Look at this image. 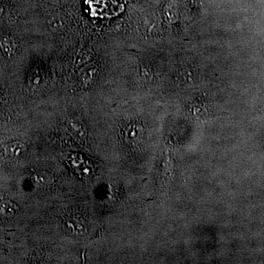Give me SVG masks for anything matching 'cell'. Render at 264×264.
Segmentation results:
<instances>
[{
    "label": "cell",
    "mask_w": 264,
    "mask_h": 264,
    "mask_svg": "<svg viewBox=\"0 0 264 264\" xmlns=\"http://www.w3.org/2000/svg\"><path fill=\"white\" fill-rule=\"evenodd\" d=\"M27 148L22 142L14 141L8 143L4 149V153L7 157L18 159L22 157L27 153Z\"/></svg>",
    "instance_id": "cell-1"
},
{
    "label": "cell",
    "mask_w": 264,
    "mask_h": 264,
    "mask_svg": "<svg viewBox=\"0 0 264 264\" xmlns=\"http://www.w3.org/2000/svg\"><path fill=\"white\" fill-rule=\"evenodd\" d=\"M63 227L70 234L76 236H85L88 232L86 226L80 220H69L65 221L63 224Z\"/></svg>",
    "instance_id": "cell-2"
},
{
    "label": "cell",
    "mask_w": 264,
    "mask_h": 264,
    "mask_svg": "<svg viewBox=\"0 0 264 264\" xmlns=\"http://www.w3.org/2000/svg\"><path fill=\"white\" fill-rule=\"evenodd\" d=\"M0 48L5 56L11 57L17 50V44L12 38L8 36H0Z\"/></svg>",
    "instance_id": "cell-3"
},
{
    "label": "cell",
    "mask_w": 264,
    "mask_h": 264,
    "mask_svg": "<svg viewBox=\"0 0 264 264\" xmlns=\"http://www.w3.org/2000/svg\"><path fill=\"white\" fill-rule=\"evenodd\" d=\"M19 207L14 203L9 201L0 202V216L5 218H11L18 212Z\"/></svg>",
    "instance_id": "cell-4"
},
{
    "label": "cell",
    "mask_w": 264,
    "mask_h": 264,
    "mask_svg": "<svg viewBox=\"0 0 264 264\" xmlns=\"http://www.w3.org/2000/svg\"><path fill=\"white\" fill-rule=\"evenodd\" d=\"M68 127L72 134L79 139H84L86 137L87 132L82 123L76 120H70L68 123Z\"/></svg>",
    "instance_id": "cell-5"
},
{
    "label": "cell",
    "mask_w": 264,
    "mask_h": 264,
    "mask_svg": "<svg viewBox=\"0 0 264 264\" xmlns=\"http://www.w3.org/2000/svg\"><path fill=\"white\" fill-rule=\"evenodd\" d=\"M51 177L48 174L40 173L34 177V182L40 186H45L49 184L51 181Z\"/></svg>",
    "instance_id": "cell-6"
},
{
    "label": "cell",
    "mask_w": 264,
    "mask_h": 264,
    "mask_svg": "<svg viewBox=\"0 0 264 264\" xmlns=\"http://www.w3.org/2000/svg\"><path fill=\"white\" fill-rule=\"evenodd\" d=\"M49 26L53 31H60L63 30L65 24L60 19H52L49 22Z\"/></svg>",
    "instance_id": "cell-7"
},
{
    "label": "cell",
    "mask_w": 264,
    "mask_h": 264,
    "mask_svg": "<svg viewBox=\"0 0 264 264\" xmlns=\"http://www.w3.org/2000/svg\"><path fill=\"white\" fill-rule=\"evenodd\" d=\"M39 72H34L30 76V81L34 85H39V82H41V76L38 75Z\"/></svg>",
    "instance_id": "cell-8"
},
{
    "label": "cell",
    "mask_w": 264,
    "mask_h": 264,
    "mask_svg": "<svg viewBox=\"0 0 264 264\" xmlns=\"http://www.w3.org/2000/svg\"><path fill=\"white\" fill-rule=\"evenodd\" d=\"M4 8L2 5H0V17H2V14H3Z\"/></svg>",
    "instance_id": "cell-9"
}]
</instances>
